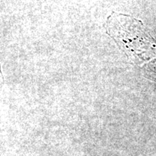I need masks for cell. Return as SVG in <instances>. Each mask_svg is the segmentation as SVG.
Instances as JSON below:
<instances>
[{"label": "cell", "mask_w": 156, "mask_h": 156, "mask_svg": "<svg viewBox=\"0 0 156 156\" xmlns=\"http://www.w3.org/2000/svg\"><path fill=\"white\" fill-rule=\"evenodd\" d=\"M107 32L132 58H149L155 47V41L146 34L141 22L132 17L113 14L108 18Z\"/></svg>", "instance_id": "cell-1"}]
</instances>
